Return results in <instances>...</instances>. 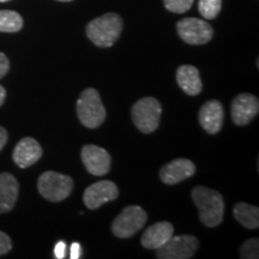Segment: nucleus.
Instances as JSON below:
<instances>
[{"instance_id":"21","label":"nucleus","mask_w":259,"mask_h":259,"mask_svg":"<svg viewBox=\"0 0 259 259\" xmlns=\"http://www.w3.org/2000/svg\"><path fill=\"white\" fill-rule=\"evenodd\" d=\"M194 0H163L164 8L173 14H185L192 8Z\"/></svg>"},{"instance_id":"24","label":"nucleus","mask_w":259,"mask_h":259,"mask_svg":"<svg viewBox=\"0 0 259 259\" xmlns=\"http://www.w3.org/2000/svg\"><path fill=\"white\" fill-rule=\"evenodd\" d=\"M9 70H10V61L8 59V57H6L4 53L0 52V79H2L3 77L9 72Z\"/></svg>"},{"instance_id":"11","label":"nucleus","mask_w":259,"mask_h":259,"mask_svg":"<svg viewBox=\"0 0 259 259\" xmlns=\"http://www.w3.org/2000/svg\"><path fill=\"white\" fill-rule=\"evenodd\" d=\"M259 101L252 94H240L232 102V119L235 125L245 126L257 116Z\"/></svg>"},{"instance_id":"3","label":"nucleus","mask_w":259,"mask_h":259,"mask_svg":"<svg viewBox=\"0 0 259 259\" xmlns=\"http://www.w3.org/2000/svg\"><path fill=\"white\" fill-rule=\"evenodd\" d=\"M77 114L83 126L97 128L105 121L106 108L96 89L88 88L80 94L77 101Z\"/></svg>"},{"instance_id":"17","label":"nucleus","mask_w":259,"mask_h":259,"mask_svg":"<svg viewBox=\"0 0 259 259\" xmlns=\"http://www.w3.org/2000/svg\"><path fill=\"white\" fill-rule=\"evenodd\" d=\"M177 82L180 89L191 96L198 95L203 89L199 71L192 65H183L178 69Z\"/></svg>"},{"instance_id":"8","label":"nucleus","mask_w":259,"mask_h":259,"mask_svg":"<svg viewBox=\"0 0 259 259\" xmlns=\"http://www.w3.org/2000/svg\"><path fill=\"white\" fill-rule=\"evenodd\" d=\"M177 30L181 40L189 45H205L212 38L211 25L198 18H184L178 22Z\"/></svg>"},{"instance_id":"28","label":"nucleus","mask_w":259,"mask_h":259,"mask_svg":"<svg viewBox=\"0 0 259 259\" xmlns=\"http://www.w3.org/2000/svg\"><path fill=\"white\" fill-rule=\"evenodd\" d=\"M6 99V90L4 87L0 85V106H3V103L5 102Z\"/></svg>"},{"instance_id":"10","label":"nucleus","mask_w":259,"mask_h":259,"mask_svg":"<svg viewBox=\"0 0 259 259\" xmlns=\"http://www.w3.org/2000/svg\"><path fill=\"white\" fill-rule=\"evenodd\" d=\"M82 162L87 170L92 176L102 177L106 176L111 169V155L106 149L97 147L94 144H88L83 147L80 153Z\"/></svg>"},{"instance_id":"5","label":"nucleus","mask_w":259,"mask_h":259,"mask_svg":"<svg viewBox=\"0 0 259 259\" xmlns=\"http://www.w3.org/2000/svg\"><path fill=\"white\" fill-rule=\"evenodd\" d=\"M162 107L155 97H144L132 106L131 116L136 127L143 134H151L160 125Z\"/></svg>"},{"instance_id":"13","label":"nucleus","mask_w":259,"mask_h":259,"mask_svg":"<svg viewBox=\"0 0 259 259\" xmlns=\"http://www.w3.org/2000/svg\"><path fill=\"white\" fill-rule=\"evenodd\" d=\"M199 124L210 135H216L221 131L225 111L222 103L218 100H210L202 106L199 111Z\"/></svg>"},{"instance_id":"9","label":"nucleus","mask_w":259,"mask_h":259,"mask_svg":"<svg viewBox=\"0 0 259 259\" xmlns=\"http://www.w3.org/2000/svg\"><path fill=\"white\" fill-rule=\"evenodd\" d=\"M118 196L119 190L113 181L101 180L87 187L83 194V200L87 208L95 210L103 204L115 200Z\"/></svg>"},{"instance_id":"22","label":"nucleus","mask_w":259,"mask_h":259,"mask_svg":"<svg viewBox=\"0 0 259 259\" xmlns=\"http://www.w3.org/2000/svg\"><path fill=\"white\" fill-rule=\"evenodd\" d=\"M258 239H250L245 241L240 248V257L246 259H257L259 257Z\"/></svg>"},{"instance_id":"16","label":"nucleus","mask_w":259,"mask_h":259,"mask_svg":"<svg viewBox=\"0 0 259 259\" xmlns=\"http://www.w3.org/2000/svg\"><path fill=\"white\" fill-rule=\"evenodd\" d=\"M18 181L12 174H0V213L14 209L18 198Z\"/></svg>"},{"instance_id":"2","label":"nucleus","mask_w":259,"mask_h":259,"mask_svg":"<svg viewBox=\"0 0 259 259\" xmlns=\"http://www.w3.org/2000/svg\"><path fill=\"white\" fill-rule=\"evenodd\" d=\"M121 30V17L109 12L89 22V24L87 25V36L97 47H112L120 36Z\"/></svg>"},{"instance_id":"20","label":"nucleus","mask_w":259,"mask_h":259,"mask_svg":"<svg viewBox=\"0 0 259 259\" xmlns=\"http://www.w3.org/2000/svg\"><path fill=\"white\" fill-rule=\"evenodd\" d=\"M222 0H199V14L205 19L216 18L221 11Z\"/></svg>"},{"instance_id":"1","label":"nucleus","mask_w":259,"mask_h":259,"mask_svg":"<svg viewBox=\"0 0 259 259\" xmlns=\"http://www.w3.org/2000/svg\"><path fill=\"white\" fill-rule=\"evenodd\" d=\"M192 199L204 226L212 228L221 225L225 213V202L221 193L209 187L197 186L192 190Z\"/></svg>"},{"instance_id":"30","label":"nucleus","mask_w":259,"mask_h":259,"mask_svg":"<svg viewBox=\"0 0 259 259\" xmlns=\"http://www.w3.org/2000/svg\"><path fill=\"white\" fill-rule=\"evenodd\" d=\"M5 2H10V0H0V3H5Z\"/></svg>"},{"instance_id":"14","label":"nucleus","mask_w":259,"mask_h":259,"mask_svg":"<svg viewBox=\"0 0 259 259\" xmlns=\"http://www.w3.org/2000/svg\"><path fill=\"white\" fill-rule=\"evenodd\" d=\"M42 156V148L36 139L25 137L18 142L15 147L14 157L15 163L19 168H28L40 160Z\"/></svg>"},{"instance_id":"23","label":"nucleus","mask_w":259,"mask_h":259,"mask_svg":"<svg viewBox=\"0 0 259 259\" xmlns=\"http://www.w3.org/2000/svg\"><path fill=\"white\" fill-rule=\"evenodd\" d=\"M12 248V241L8 234L0 232V255L9 253Z\"/></svg>"},{"instance_id":"29","label":"nucleus","mask_w":259,"mask_h":259,"mask_svg":"<svg viewBox=\"0 0 259 259\" xmlns=\"http://www.w3.org/2000/svg\"><path fill=\"white\" fill-rule=\"evenodd\" d=\"M58 2H63V3H66V2H72V0H58Z\"/></svg>"},{"instance_id":"19","label":"nucleus","mask_w":259,"mask_h":259,"mask_svg":"<svg viewBox=\"0 0 259 259\" xmlns=\"http://www.w3.org/2000/svg\"><path fill=\"white\" fill-rule=\"evenodd\" d=\"M23 27V18L16 11L0 10V31L17 32Z\"/></svg>"},{"instance_id":"15","label":"nucleus","mask_w":259,"mask_h":259,"mask_svg":"<svg viewBox=\"0 0 259 259\" xmlns=\"http://www.w3.org/2000/svg\"><path fill=\"white\" fill-rule=\"evenodd\" d=\"M174 234V227L171 223L162 221L148 227L142 235L141 242L148 250H157L163 246Z\"/></svg>"},{"instance_id":"18","label":"nucleus","mask_w":259,"mask_h":259,"mask_svg":"<svg viewBox=\"0 0 259 259\" xmlns=\"http://www.w3.org/2000/svg\"><path fill=\"white\" fill-rule=\"evenodd\" d=\"M233 213L236 221L248 229H257L259 227V209L247 203L235 204Z\"/></svg>"},{"instance_id":"12","label":"nucleus","mask_w":259,"mask_h":259,"mask_svg":"<svg viewBox=\"0 0 259 259\" xmlns=\"http://www.w3.org/2000/svg\"><path fill=\"white\" fill-rule=\"evenodd\" d=\"M196 166L187 158H177L164 164L160 170V179L167 185H176L194 176Z\"/></svg>"},{"instance_id":"4","label":"nucleus","mask_w":259,"mask_h":259,"mask_svg":"<svg viewBox=\"0 0 259 259\" xmlns=\"http://www.w3.org/2000/svg\"><path fill=\"white\" fill-rule=\"evenodd\" d=\"M37 189L41 196L50 202H61L72 192L73 180L69 176L48 170L38 178Z\"/></svg>"},{"instance_id":"6","label":"nucleus","mask_w":259,"mask_h":259,"mask_svg":"<svg viewBox=\"0 0 259 259\" xmlns=\"http://www.w3.org/2000/svg\"><path fill=\"white\" fill-rule=\"evenodd\" d=\"M147 220V212L143 208L138 205L126 206L113 221L112 232L116 238H132L143 228Z\"/></svg>"},{"instance_id":"25","label":"nucleus","mask_w":259,"mask_h":259,"mask_svg":"<svg viewBox=\"0 0 259 259\" xmlns=\"http://www.w3.org/2000/svg\"><path fill=\"white\" fill-rule=\"evenodd\" d=\"M65 251H66V244L64 241L58 242L56 248H54V254H56V258L61 259L65 257Z\"/></svg>"},{"instance_id":"26","label":"nucleus","mask_w":259,"mask_h":259,"mask_svg":"<svg viewBox=\"0 0 259 259\" xmlns=\"http://www.w3.org/2000/svg\"><path fill=\"white\" fill-rule=\"evenodd\" d=\"M6 142H8V131L4 127L0 126V151L5 147Z\"/></svg>"},{"instance_id":"7","label":"nucleus","mask_w":259,"mask_h":259,"mask_svg":"<svg viewBox=\"0 0 259 259\" xmlns=\"http://www.w3.org/2000/svg\"><path fill=\"white\" fill-rule=\"evenodd\" d=\"M198 239L190 234L173 235L163 246L156 250L158 259H189L198 250Z\"/></svg>"},{"instance_id":"27","label":"nucleus","mask_w":259,"mask_h":259,"mask_svg":"<svg viewBox=\"0 0 259 259\" xmlns=\"http://www.w3.org/2000/svg\"><path fill=\"white\" fill-rule=\"evenodd\" d=\"M80 257V246L77 242H74L71 246V258L72 259H77Z\"/></svg>"}]
</instances>
